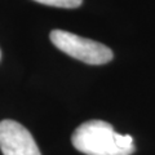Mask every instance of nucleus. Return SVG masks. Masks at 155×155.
Listing matches in <instances>:
<instances>
[{
	"label": "nucleus",
	"mask_w": 155,
	"mask_h": 155,
	"mask_svg": "<svg viewBox=\"0 0 155 155\" xmlns=\"http://www.w3.org/2000/svg\"><path fill=\"white\" fill-rule=\"evenodd\" d=\"M71 141L78 151L85 155H130L134 151L129 134L115 132L104 120H88L72 133Z\"/></svg>",
	"instance_id": "obj_1"
},
{
	"label": "nucleus",
	"mask_w": 155,
	"mask_h": 155,
	"mask_svg": "<svg viewBox=\"0 0 155 155\" xmlns=\"http://www.w3.org/2000/svg\"><path fill=\"white\" fill-rule=\"evenodd\" d=\"M51 41L58 49L88 65H104L113 60V51L101 43L64 30H53Z\"/></svg>",
	"instance_id": "obj_2"
},
{
	"label": "nucleus",
	"mask_w": 155,
	"mask_h": 155,
	"mask_svg": "<svg viewBox=\"0 0 155 155\" xmlns=\"http://www.w3.org/2000/svg\"><path fill=\"white\" fill-rule=\"evenodd\" d=\"M0 149L4 155H41L32 134L11 119L0 122Z\"/></svg>",
	"instance_id": "obj_3"
},
{
	"label": "nucleus",
	"mask_w": 155,
	"mask_h": 155,
	"mask_svg": "<svg viewBox=\"0 0 155 155\" xmlns=\"http://www.w3.org/2000/svg\"><path fill=\"white\" fill-rule=\"evenodd\" d=\"M36 3L44 4V5H49V7H57V8H78L81 5L83 0H34Z\"/></svg>",
	"instance_id": "obj_4"
},
{
	"label": "nucleus",
	"mask_w": 155,
	"mask_h": 155,
	"mask_svg": "<svg viewBox=\"0 0 155 155\" xmlns=\"http://www.w3.org/2000/svg\"><path fill=\"white\" fill-rule=\"evenodd\" d=\"M0 58H2V52H0Z\"/></svg>",
	"instance_id": "obj_5"
}]
</instances>
